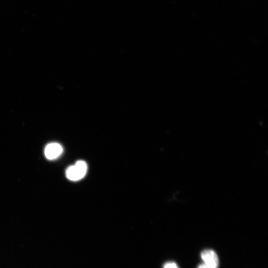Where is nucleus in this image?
Here are the masks:
<instances>
[{"instance_id": "1", "label": "nucleus", "mask_w": 268, "mask_h": 268, "mask_svg": "<svg viewBox=\"0 0 268 268\" xmlns=\"http://www.w3.org/2000/svg\"><path fill=\"white\" fill-rule=\"evenodd\" d=\"M88 166L83 160H79L73 166L69 167L66 172L68 179L71 181H78L83 178L87 174Z\"/></svg>"}, {"instance_id": "2", "label": "nucleus", "mask_w": 268, "mask_h": 268, "mask_svg": "<svg viewBox=\"0 0 268 268\" xmlns=\"http://www.w3.org/2000/svg\"><path fill=\"white\" fill-rule=\"evenodd\" d=\"M204 264L208 268H218L219 261L217 254L212 250H205L201 253Z\"/></svg>"}, {"instance_id": "3", "label": "nucleus", "mask_w": 268, "mask_h": 268, "mask_svg": "<svg viewBox=\"0 0 268 268\" xmlns=\"http://www.w3.org/2000/svg\"><path fill=\"white\" fill-rule=\"evenodd\" d=\"M63 151L61 145L57 143H52L46 147L44 153L47 159L53 160L58 157L63 153Z\"/></svg>"}, {"instance_id": "4", "label": "nucleus", "mask_w": 268, "mask_h": 268, "mask_svg": "<svg viewBox=\"0 0 268 268\" xmlns=\"http://www.w3.org/2000/svg\"><path fill=\"white\" fill-rule=\"evenodd\" d=\"M164 268H179L174 262H168L165 264Z\"/></svg>"}, {"instance_id": "5", "label": "nucleus", "mask_w": 268, "mask_h": 268, "mask_svg": "<svg viewBox=\"0 0 268 268\" xmlns=\"http://www.w3.org/2000/svg\"><path fill=\"white\" fill-rule=\"evenodd\" d=\"M198 268H208L204 263L202 264H200Z\"/></svg>"}]
</instances>
